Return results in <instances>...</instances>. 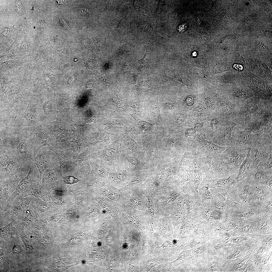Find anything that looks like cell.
Masks as SVG:
<instances>
[{
    "mask_svg": "<svg viewBox=\"0 0 272 272\" xmlns=\"http://www.w3.org/2000/svg\"><path fill=\"white\" fill-rule=\"evenodd\" d=\"M6 133L8 135L6 148L14 153L23 166H31L34 163L36 154L27 129Z\"/></svg>",
    "mask_w": 272,
    "mask_h": 272,
    "instance_id": "cell-1",
    "label": "cell"
},
{
    "mask_svg": "<svg viewBox=\"0 0 272 272\" xmlns=\"http://www.w3.org/2000/svg\"><path fill=\"white\" fill-rule=\"evenodd\" d=\"M0 128L7 132L27 129L22 113L9 103L0 104Z\"/></svg>",
    "mask_w": 272,
    "mask_h": 272,
    "instance_id": "cell-2",
    "label": "cell"
},
{
    "mask_svg": "<svg viewBox=\"0 0 272 272\" xmlns=\"http://www.w3.org/2000/svg\"><path fill=\"white\" fill-rule=\"evenodd\" d=\"M254 180L247 178L236 183L230 190L233 199L249 211L255 207L253 191Z\"/></svg>",
    "mask_w": 272,
    "mask_h": 272,
    "instance_id": "cell-3",
    "label": "cell"
},
{
    "mask_svg": "<svg viewBox=\"0 0 272 272\" xmlns=\"http://www.w3.org/2000/svg\"><path fill=\"white\" fill-rule=\"evenodd\" d=\"M259 122L240 123L236 125L233 130L232 134L234 144L248 148L255 145L254 135Z\"/></svg>",
    "mask_w": 272,
    "mask_h": 272,
    "instance_id": "cell-4",
    "label": "cell"
},
{
    "mask_svg": "<svg viewBox=\"0 0 272 272\" xmlns=\"http://www.w3.org/2000/svg\"><path fill=\"white\" fill-rule=\"evenodd\" d=\"M245 86L251 89L254 96L259 98L270 100L272 99V85L247 70L242 72Z\"/></svg>",
    "mask_w": 272,
    "mask_h": 272,
    "instance_id": "cell-5",
    "label": "cell"
},
{
    "mask_svg": "<svg viewBox=\"0 0 272 272\" xmlns=\"http://www.w3.org/2000/svg\"><path fill=\"white\" fill-rule=\"evenodd\" d=\"M272 61H264L252 57H247V71L272 85Z\"/></svg>",
    "mask_w": 272,
    "mask_h": 272,
    "instance_id": "cell-6",
    "label": "cell"
},
{
    "mask_svg": "<svg viewBox=\"0 0 272 272\" xmlns=\"http://www.w3.org/2000/svg\"><path fill=\"white\" fill-rule=\"evenodd\" d=\"M248 149L235 144L227 147L222 153L224 160L230 167L238 170L247 156Z\"/></svg>",
    "mask_w": 272,
    "mask_h": 272,
    "instance_id": "cell-7",
    "label": "cell"
},
{
    "mask_svg": "<svg viewBox=\"0 0 272 272\" xmlns=\"http://www.w3.org/2000/svg\"><path fill=\"white\" fill-rule=\"evenodd\" d=\"M24 167L26 166L23 165L12 150L7 148H0V169L1 172L16 171L20 168Z\"/></svg>",
    "mask_w": 272,
    "mask_h": 272,
    "instance_id": "cell-8",
    "label": "cell"
},
{
    "mask_svg": "<svg viewBox=\"0 0 272 272\" xmlns=\"http://www.w3.org/2000/svg\"><path fill=\"white\" fill-rule=\"evenodd\" d=\"M254 95L253 91L248 87L232 84L229 85L227 96L230 101L235 105L244 103Z\"/></svg>",
    "mask_w": 272,
    "mask_h": 272,
    "instance_id": "cell-9",
    "label": "cell"
},
{
    "mask_svg": "<svg viewBox=\"0 0 272 272\" xmlns=\"http://www.w3.org/2000/svg\"><path fill=\"white\" fill-rule=\"evenodd\" d=\"M225 123L222 127L219 130L214 140L215 144L219 146L229 147L234 144L232 137V131L234 127L240 123L235 120H226Z\"/></svg>",
    "mask_w": 272,
    "mask_h": 272,
    "instance_id": "cell-10",
    "label": "cell"
},
{
    "mask_svg": "<svg viewBox=\"0 0 272 272\" xmlns=\"http://www.w3.org/2000/svg\"><path fill=\"white\" fill-rule=\"evenodd\" d=\"M253 191L255 208L272 202V192L263 184L254 180Z\"/></svg>",
    "mask_w": 272,
    "mask_h": 272,
    "instance_id": "cell-11",
    "label": "cell"
},
{
    "mask_svg": "<svg viewBox=\"0 0 272 272\" xmlns=\"http://www.w3.org/2000/svg\"><path fill=\"white\" fill-rule=\"evenodd\" d=\"M254 99L250 98L241 104L236 105L237 115L240 123L246 124L255 121L253 114Z\"/></svg>",
    "mask_w": 272,
    "mask_h": 272,
    "instance_id": "cell-12",
    "label": "cell"
},
{
    "mask_svg": "<svg viewBox=\"0 0 272 272\" xmlns=\"http://www.w3.org/2000/svg\"><path fill=\"white\" fill-rule=\"evenodd\" d=\"M39 104L34 103L30 100L24 113L22 117L26 120L27 128L31 127L40 124Z\"/></svg>",
    "mask_w": 272,
    "mask_h": 272,
    "instance_id": "cell-13",
    "label": "cell"
},
{
    "mask_svg": "<svg viewBox=\"0 0 272 272\" xmlns=\"http://www.w3.org/2000/svg\"><path fill=\"white\" fill-rule=\"evenodd\" d=\"M212 167L220 174H222L227 177L235 174L238 173V170L230 167L224 160L222 154L213 155Z\"/></svg>",
    "mask_w": 272,
    "mask_h": 272,
    "instance_id": "cell-14",
    "label": "cell"
},
{
    "mask_svg": "<svg viewBox=\"0 0 272 272\" xmlns=\"http://www.w3.org/2000/svg\"><path fill=\"white\" fill-rule=\"evenodd\" d=\"M251 148L248 149L247 156L241 165L235 178V184L245 178L250 177L251 175V162L250 158Z\"/></svg>",
    "mask_w": 272,
    "mask_h": 272,
    "instance_id": "cell-15",
    "label": "cell"
},
{
    "mask_svg": "<svg viewBox=\"0 0 272 272\" xmlns=\"http://www.w3.org/2000/svg\"><path fill=\"white\" fill-rule=\"evenodd\" d=\"M253 106V114L255 121H259L262 119L266 106L272 104V103L264 99L259 98L254 96Z\"/></svg>",
    "mask_w": 272,
    "mask_h": 272,
    "instance_id": "cell-16",
    "label": "cell"
},
{
    "mask_svg": "<svg viewBox=\"0 0 272 272\" xmlns=\"http://www.w3.org/2000/svg\"><path fill=\"white\" fill-rule=\"evenodd\" d=\"M261 146L258 145L251 147L250 158L251 165L254 168H259L262 164L263 153L261 149Z\"/></svg>",
    "mask_w": 272,
    "mask_h": 272,
    "instance_id": "cell-17",
    "label": "cell"
},
{
    "mask_svg": "<svg viewBox=\"0 0 272 272\" xmlns=\"http://www.w3.org/2000/svg\"><path fill=\"white\" fill-rule=\"evenodd\" d=\"M196 139L197 141L205 147L207 150L212 155L221 154L227 147L218 146L212 141L205 140L202 135H197Z\"/></svg>",
    "mask_w": 272,
    "mask_h": 272,
    "instance_id": "cell-18",
    "label": "cell"
},
{
    "mask_svg": "<svg viewBox=\"0 0 272 272\" xmlns=\"http://www.w3.org/2000/svg\"><path fill=\"white\" fill-rule=\"evenodd\" d=\"M272 177V173L261 169L260 168H252L251 177L256 182L264 184Z\"/></svg>",
    "mask_w": 272,
    "mask_h": 272,
    "instance_id": "cell-19",
    "label": "cell"
},
{
    "mask_svg": "<svg viewBox=\"0 0 272 272\" xmlns=\"http://www.w3.org/2000/svg\"><path fill=\"white\" fill-rule=\"evenodd\" d=\"M237 174H234L226 178L216 179L214 181V184L218 187L226 188L229 192L235 184V179Z\"/></svg>",
    "mask_w": 272,
    "mask_h": 272,
    "instance_id": "cell-20",
    "label": "cell"
},
{
    "mask_svg": "<svg viewBox=\"0 0 272 272\" xmlns=\"http://www.w3.org/2000/svg\"><path fill=\"white\" fill-rule=\"evenodd\" d=\"M141 27L143 30L144 32L150 35L163 37L160 35L158 34L148 22H143Z\"/></svg>",
    "mask_w": 272,
    "mask_h": 272,
    "instance_id": "cell-21",
    "label": "cell"
},
{
    "mask_svg": "<svg viewBox=\"0 0 272 272\" xmlns=\"http://www.w3.org/2000/svg\"><path fill=\"white\" fill-rule=\"evenodd\" d=\"M25 246L27 253H30L36 250L33 247L31 242L27 237L24 236H20Z\"/></svg>",
    "mask_w": 272,
    "mask_h": 272,
    "instance_id": "cell-22",
    "label": "cell"
},
{
    "mask_svg": "<svg viewBox=\"0 0 272 272\" xmlns=\"http://www.w3.org/2000/svg\"><path fill=\"white\" fill-rule=\"evenodd\" d=\"M206 112L205 107L203 105H198L194 109L193 113L194 114L197 116H201L204 115Z\"/></svg>",
    "mask_w": 272,
    "mask_h": 272,
    "instance_id": "cell-23",
    "label": "cell"
},
{
    "mask_svg": "<svg viewBox=\"0 0 272 272\" xmlns=\"http://www.w3.org/2000/svg\"><path fill=\"white\" fill-rule=\"evenodd\" d=\"M220 124V122L217 118H213L211 120L210 124V127L214 131H217L219 130Z\"/></svg>",
    "mask_w": 272,
    "mask_h": 272,
    "instance_id": "cell-24",
    "label": "cell"
},
{
    "mask_svg": "<svg viewBox=\"0 0 272 272\" xmlns=\"http://www.w3.org/2000/svg\"><path fill=\"white\" fill-rule=\"evenodd\" d=\"M205 103L208 109L211 110H215L216 105L212 99L209 97H206L205 100Z\"/></svg>",
    "mask_w": 272,
    "mask_h": 272,
    "instance_id": "cell-25",
    "label": "cell"
},
{
    "mask_svg": "<svg viewBox=\"0 0 272 272\" xmlns=\"http://www.w3.org/2000/svg\"><path fill=\"white\" fill-rule=\"evenodd\" d=\"M64 181L65 183L72 184L77 183L79 180L74 176H70L64 178Z\"/></svg>",
    "mask_w": 272,
    "mask_h": 272,
    "instance_id": "cell-26",
    "label": "cell"
},
{
    "mask_svg": "<svg viewBox=\"0 0 272 272\" xmlns=\"http://www.w3.org/2000/svg\"><path fill=\"white\" fill-rule=\"evenodd\" d=\"M184 102L187 106L190 107L193 105L194 103V99L192 96H188L185 99Z\"/></svg>",
    "mask_w": 272,
    "mask_h": 272,
    "instance_id": "cell-27",
    "label": "cell"
},
{
    "mask_svg": "<svg viewBox=\"0 0 272 272\" xmlns=\"http://www.w3.org/2000/svg\"><path fill=\"white\" fill-rule=\"evenodd\" d=\"M194 124L193 127L196 132L201 133L203 127V122L193 123Z\"/></svg>",
    "mask_w": 272,
    "mask_h": 272,
    "instance_id": "cell-28",
    "label": "cell"
},
{
    "mask_svg": "<svg viewBox=\"0 0 272 272\" xmlns=\"http://www.w3.org/2000/svg\"><path fill=\"white\" fill-rule=\"evenodd\" d=\"M176 118L177 122L179 123H181L184 122L186 117L184 114H179L177 115Z\"/></svg>",
    "mask_w": 272,
    "mask_h": 272,
    "instance_id": "cell-29",
    "label": "cell"
},
{
    "mask_svg": "<svg viewBox=\"0 0 272 272\" xmlns=\"http://www.w3.org/2000/svg\"><path fill=\"white\" fill-rule=\"evenodd\" d=\"M196 132H197L196 131L193 127H192L186 129L185 130V134L187 136H190L194 135Z\"/></svg>",
    "mask_w": 272,
    "mask_h": 272,
    "instance_id": "cell-30",
    "label": "cell"
},
{
    "mask_svg": "<svg viewBox=\"0 0 272 272\" xmlns=\"http://www.w3.org/2000/svg\"><path fill=\"white\" fill-rule=\"evenodd\" d=\"M12 250L13 252L16 254H18L22 251L21 247L18 245H16L13 247Z\"/></svg>",
    "mask_w": 272,
    "mask_h": 272,
    "instance_id": "cell-31",
    "label": "cell"
},
{
    "mask_svg": "<svg viewBox=\"0 0 272 272\" xmlns=\"http://www.w3.org/2000/svg\"><path fill=\"white\" fill-rule=\"evenodd\" d=\"M245 238L240 236L233 237L232 239L233 241L235 243H238L241 242L245 240Z\"/></svg>",
    "mask_w": 272,
    "mask_h": 272,
    "instance_id": "cell-32",
    "label": "cell"
},
{
    "mask_svg": "<svg viewBox=\"0 0 272 272\" xmlns=\"http://www.w3.org/2000/svg\"><path fill=\"white\" fill-rule=\"evenodd\" d=\"M182 80L183 83L187 86H190L191 85L190 81L188 79L183 78Z\"/></svg>",
    "mask_w": 272,
    "mask_h": 272,
    "instance_id": "cell-33",
    "label": "cell"
},
{
    "mask_svg": "<svg viewBox=\"0 0 272 272\" xmlns=\"http://www.w3.org/2000/svg\"><path fill=\"white\" fill-rule=\"evenodd\" d=\"M253 227V226L250 224L247 225L243 227L242 229L244 231H249L251 230Z\"/></svg>",
    "mask_w": 272,
    "mask_h": 272,
    "instance_id": "cell-34",
    "label": "cell"
},
{
    "mask_svg": "<svg viewBox=\"0 0 272 272\" xmlns=\"http://www.w3.org/2000/svg\"><path fill=\"white\" fill-rule=\"evenodd\" d=\"M59 21L62 26L65 28H69V25L64 19L62 18H59Z\"/></svg>",
    "mask_w": 272,
    "mask_h": 272,
    "instance_id": "cell-35",
    "label": "cell"
},
{
    "mask_svg": "<svg viewBox=\"0 0 272 272\" xmlns=\"http://www.w3.org/2000/svg\"><path fill=\"white\" fill-rule=\"evenodd\" d=\"M269 226V224L268 223L265 221H264L260 225V228L261 229H265L267 228Z\"/></svg>",
    "mask_w": 272,
    "mask_h": 272,
    "instance_id": "cell-36",
    "label": "cell"
},
{
    "mask_svg": "<svg viewBox=\"0 0 272 272\" xmlns=\"http://www.w3.org/2000/svg\"><path fill=\"white\" fill-rule=\"evenodd\" d=\"M164 2L163 1L161 0L159 1L156 12H159L160 10H161L162 7L164 5Z\"/></svg>",
    "mask_w": 272,
    "mask_h": 272,
    "instance_id": "cell-37",
    "label": "cell"
},
{
    "mask_svg": "<svg viewBox=\"0 0 272 272\" xmlns=\"http://www.w3.org/2000/svg\"><path fill=\"white\" fill-rule=\"evenodd\" d=\"M239 251H235L233 253V254H232V257H234L236 256L237 255H238V254H239Z\"/></svg>",
    "mask_w": 272,
    "mask_h": 272,
    "instance_id": "cell-38",
    "label": "cell"
},
{
    "mask_svg": "<svg viewBox=\"0 0 272 272\" xmlns=\"http://www.w3.org/2000/svg\"><path fill=\"white\" fill-rule=\"evenodd\" d=\"M263 249V248L262 247L260 248L257 251V253H259V254H261V253H262Z\"/></svg>",
    "mask_w": 272,
    "mask_h": 272,
    "instance_id": "cell-39",
    "label": "cell"
}]
</instances>
